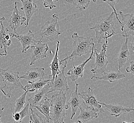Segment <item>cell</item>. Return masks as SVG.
Returning <instances> with one entry per match:
<instances>
[{"label":"cell","mask_w":134,"mask_h":123,"mask_svg":"<svg viewBox=\"0 0 134 123\" xmlns=\"http://www.w3.org/2000/svg\"><path fill=\"white\" fill-rule=\"evenodd\" d=\"M126 71L128 73L134 75V62L133 61L130 62L129 66L126 67Z\"/></svg>","instance_id":"1f68e13d"},{"label":"cell","mask_w":134,"mask_h":123,"mask_svg":"<svg viewBox=\"0 0 134 123\" xmlns=\"http://www.w3.org/2000/svg\"><path fill=\"white\" fill-rule=\"evenodd\" d=\"M91 0H66L68 3L74 5L80 10H85L88 7Z\"/></svg>","instance_id":"484cf974"},{"label":"cell","mask_w":134,"mask_h":123,"mask_svg":"<svg viewBox=\"0 0 134 123\" xmlns=\"http://www.w3.org/2000/svg\"><path fill=\"white\" fill-rule=\"evenodd\" d=\"M51 106V99L47 96L35 105L30 106V108L39 111L43 115L48 122L49 121V108Z\"/></svg>","instance_id":"44dd1931"},{"label":"cell","mask_w":134,"mask_h":123,"mask_svg":"<svg viewBox=\"0 0 134 123\" xmlns=\"http://www.w3.org/2000/svg\"><path fill=\"white\" fill-rule=\"evenodd\" d=\"M43 6L45 8H49V10H52L53 8H56V6L54 4V2H59V0H43Z\"/></svg>","instance_id":"4dcf8cb0"},{"label":"cell","mask_w":134,"mask_h":123,"mask_svg":"<svg viewBox=\"0 0 134 123\" xmlns=\"http://www.w3.org/2000/svg\"><path fill=\"white\" fill-rule=\"evenodd\" d=\"M29 110H30V105H29L28 103L27 102L26 105L20 112H18L20 116L21 121H22V120L25 116L29 115Z\"/></svg>","instance_id":"f546056e"},{"label":"cell","mask_w":134,"mask_h":123,"mask_svg":"<svg viewBox=\"0 0 134 123\" xmlns=\"http://www.w3.org/2000/svg\"><path fill=\"white\" fill-rule=\"evenodd\" d=\"M73 39V51L70 56H67L66 58L60 61V62L67 60V59H74L77 57L90 54L94 49L95 44L93 39L91 37H83L78 35L75 32L72 35Z\"/></svg>","instance_id":"3957f363"},{"label":"cell","mask_w":134,"mask_h":123,"mask_svg":"<svg viewBox=\"0 0 134 123\" xmlns=\"http://www.w3.org/2000/svg\"><path fill=\"white\" fill-rule=\"evenodd\" d=\"M80 98L83 100V104L85 107L92 108L97 111L99 114L103 113L104 110L93 92V90L90 87L88 88L86 91H82L79 93Z\"/></svg>","instance_id":"ba28073f"},{"label":"cell","mask_w":134,"mask_h":123,"mask_svg":"<svg viewBox=\"0 0 134 123\" xmlns=\"http://www.w3.org/2000/svg\"><path fill=\"white\" fill-rule=\"evenodd\" d=\"M5 17H0V21H5Z\"/></svg>","instance_id":"e575fe53"},{"label":"cell","mask_w":134,"mask_h":123,"mask_svg":"<svg viewBox=\"0 0 134 123\" xmlns=\"http://www.w3.org/2000/svg\"><path fill=\"white\" fill-rule=\"evenodd\" d=\"M4 109V108L3 107V108H1V109H0V123H2V121H1V117H2V114L3 112V110Z\"/></svg>","instance_id":"d6a6232c"},{"label":"cell","mask_w":134,"mask_h":123,"mask_svg":"<svg viewBox=\"0 0 134 123\" xmlns=\"http://www.w3.org/2000/svg\"><path fill=\"white\" fill-rule=\"evenodd\" d=\"M78 85L79 83H77L76 84L75 91L72 93L71 97L67 104L70 107L72 111L70 119H72L77 109L81 107V100L77 92Z\"/></svg>","instance_id":"7402d4cb"},{"label":"cell","mask_w":134,"mask_h":123,"mask_svg":"<svg viewBox=\"0 0 134 123\" xmlns=\"http://www.w3.org/2000/svg\"><path fill=\"white\" fill-rule=\"evenodd\" d=\"M19 72L9 70L0 68V90L6 97L10 98L15 89L23 90L19 76Z\"/></svg>","instance_id":"7a4b0ae2"},{"label":"cell","mask_w":134,"mask_h":123,"mask_svg":"<svg viewBox=\"0 0 134 123\" xmlns=\"http://www.w3.org/2000/svg\"><path fill=\"white\" fill-rule=\"evenodd\" d=\"M94 54V49L91 52L90 56L85 61L83 62L81 64L77 65V66H75L74 64V60H72V64L73 65V68L70 69L67 72V75L68 77L70 78L72 81V82H74L79 78H82L83 76V72L85 69V65L87 63L90 61L91 59H93V55Z\"/></svg>","instance_id":"7c38bea8"},{"label":"cell","mask_w":134,"mask_h":123,"mask_svg":"<svg viewBox=\"0 0 134 123\" xmlns=\"http://www.w3.org/2000/svg\"><path fill=\"white\" fill-rule=\"evenodd\" d=\"M66 93L59 91L52 95L49 108V120L54 123H64L66 110L69 106L66 104Z\"/></svg>","instance_id":"6da1fadb"},{"label":"cell","mask_w":134,"mask_h":123,"mask_svg":"<svg viewBox=\"0 0 134 123\" xmlns=\"http://www.w3.org/2000/svg\"><path fill=\"white\" fill-rule=\"evenodd\" d=\"M122 20L121 31L125 34L123 35V37L132 36L134 38V13L124 14L122 11L119 13Z\"/></svg>","instance_id":"30bf717a"},{"label":"cell","mask_w":134,"mask_h":123,"mask_svg":"<svg viewBox=\"0 0 134 123\" xmlns=\"http://www.w3.org/2000/svg\"><path fill=\"white\" fill-rule=\"evenodd\" d=\"M114 15L113 11L106 18L96 22L94 26L90 28L95 32L97 43H101L103 39H108L116 34L113 21Z\"/></svg>","instance_id":"277c9868"},{"label":"cell","mask_w":134,"mask_h":123,"mask_svg":"<svg viewBox=\"0 0 134 123\" xmlns=\"http://www.w3.org/2000/svg\"><path fill=\"white\" fill-rule=\"evenodd\" d=\"M10 36L11 38H15L20 42L22 46V53H26L29 49L31 48L39 41L36 40L31 30L29 31L27 33L24 35L18 34L16 32H10Z\"/></svg>","instance_id":"9c48e42d"},{"label":"cell","mask_w":134,"mask_h":123,"mask_svg":"<svg viewBox=\"0 0 134 123\" xmlns=\"http://www.w3.org/2000/svg\"><path fill=\"white\" fill-rule=\"evenodd\" d=\"M59 15L55 13L52 15L51 21H48L41 27V36L42 40L46 38L51 42L58 40V36L62 34L58 23Z\"/></svg>","instance_id":"5b68a950"},{"label":"cell","mask_w":134,"mask_h":123,"mask_svg":"<svg viewBox=\"0 0 134 123\" xmlns=\"http://www.w3.org/2000/svg\"><path fill=\"white\" fill-rule=\"evenodd\" d=\"M30 110L31 111V115L30 117L29 122L30 123H49L46 119H42L41 116L36 111H34V109L30 107Z\"/></svg>","instance_id":"83f0119b"},{"label":"cell","mask_w":134,"mask_h":123,"mask_svg":"<svg viewBox=\"0 0 134 123\" xmlns=\"http://www.w3.org/2000/svg\"><path fill=\"white\" fill-rule=\"evenodd\" d=\"M103 1L104 2L108 4V5L112 8V9L113 10L114 13H115V15L116 16V20H118V22L119 23V25L121 26V27H122V22H121V21H120V20L119 19V17H118V14L116 13V10L115 9V6L117 3H119V0H103Z\"/></svg>","instance_id":"f1b7e54d"},{"label":"cell","mask_w":134,"mask_h":123,"mask_svg":"<svg viewBox=\"0 0 134 123\" xmlns=\"http://www.w3.org/2000/svg\"><path fill=\"white\" fill-rule=\"evenodd\" d=\"M27 93V91H25L23 95H21L16 100L15 105L14 106V113L20 112L24 108V105L26 103V97Z\"/></svg>","instance_id":"4316f807"},{"label":"cell","mask_w":134,"mask_h":123,"mask_svg":"<svg viewBox=\"0 0 134 123\" xmlns=\"http://www.w3.org/2000/svg\"><path fill=\"white\" fill-rule=\"evenodd\" d=\"M31 48V62L30 64L32 66L35 64L37 60L47 57V53L49 50V47L46 43H42V40H40Z\"/></svg>","instance_id":"8fae6325"},{"label":"cell","mask_w":134,"mask_h":123,"mask_svg":"<svg viewBox=\"0 0 134 123\" xmlns=\"http://www.w3.org/2000/svg\"><path fill=\"white\" fill-rule=\"evenodd\" d=\"M1 28L0 29V48H4L6 56L7 54V48L12 43L10 40V32L8 28H5L3 25L2 21H1Z\"/></svg>","instance_id":"ffe728a7"},{"label":"cell","mask_w":134,"mask_h":123,"mask_svg":"<svg viewBox=\"0 0 134 123\" xmlns=\"http://www.w3.org/2000/svg\"><path fill=\"white\" fill-rule=\"evenodd\" d=\"M45 76L44 68L35 67L28 70L25 74L19 77V78L25 79L28 82H34L43 79Z\"/></svg>","instance_id":"5bb4252c"},{"label":"cell","mask_w":134,"mask_h":123,"mask_svg":"<svg viewBox=\"0 0 134 123\" xmlns=\"http://www.w3.org/2000/svg\"><path fill=\"white\" fill-rule=\"evenodd\" d=\"M21 1L22 4L21 9L24 11L25 14L26 23H25V28H26L28 26L31 17L38 10L37 5L34 3L33 0H21Z\"/></svg>","instance_id":"9a60e30c"},{"label":"cell","mask_w":134,"mask_h":123,"mask_svg":"<svg viewBox=\"0 0 134 123\" xmlns=\"http://www.w3.org/2000/svg\"><path fill=\"white\" fill-rule=\"evenodd\" d=\"M108 40L105 39V43L102 46V49L99 53L97 52V49L95 46H94V53L95 54L96 58L95 64V66L91 70V72L93 74L95 73H103L106 71L107 66L108 64V61L106 54L107 48L108 47Z\"/></svg>","instance_id":"8992f818"},{"label":"cell","mask_w":134,"mask_h":123,"mask_svg":"<svg viewBox=\"0 0 134 123\" xmlns=\"http://www.w3.org/2000/svg\"><path fill=\"white\" fill-rule=\"evenodd\" d=\"M49 82H48L44 87L34 91V93L29 97L28 100V103L29 104L30 106L35 105L37 103L40 102L42 99L47 96V94L49 93L50 85Z\"/></svg>","instance_id":"2e32d148"},{"label":"cell","mask_w":134,"mask_h":123,"mask_svg":"<svg viewBox=\"0 0 134 123\" xmlns=\"http://www.w3.org/2000/svg\"><path fill=\"white\" fill-rule=\"evenodd\" d=\"M98 103L104 106L106 109L108 111L112 116L118 117L122 114L126 112H130L134 110L133 108L126 107L123 106L115 104H106L105 103L101 102L98 101Z\"/></svg>","instance_id":"e0dca14e"},{"label":"cell","mask_w":134,"mask_h":123,"mask_svg":"<svg viewBox=\"0 0 134 123\" xmlns=\"http://www.w3.org/2000/svg\"><path fill=\"white\" fill-rule=\"evenodd\" d=\"M79 108L80 109V112L77 118L76 123L87 122L93 118H97L99 115L97 111L90 108H83L80 107Z\"/></svg>","instance_id":"d6986e66"},{"label":"cell","mask_w":134,"mask_h":123,"mask_svg":"<svg viewBox=\"0 0 134 123\" xmlns=\"http://www.w3.org/2000/svg\"><path fill=\"white\" fill-rule=\"evenodd\" d=\"M18 4V2H15V6L13 8L12 15L10 16L9 20V27L13 29L14 32H16L17 28L25 24L26 21L25 17L22 15L18 9L17 5Z\"/></svg>","instance_id":"4fadbf2b"},{"label":"cell","mask_w":134,"mask_h":123,"mask_svg":"<svg viewBox=\"0 0 134 123\" xmlns=\"http://www.w3.org/2000/svg\"><path fill=\"white\" fill-rule=\"evenodd\" d=\"M51 81V79H40L34 82H28V84L23 87V90L27 92H33L37 90L44 87L48 82Z\"/></svg>","instance_id":"d4e9b609"},{"label":"cell","mask_w":134,"mask_h":123,"mask_svg":"<svg viewBox=\"0 0 134 123\" xmlns=\"http://www.w3.org/2000/svg\"><path fill=\"white\" fill-rule=\"evenodd\" d=\"M93 3H96L97 2V0H91Z\"/></svg>","instance_id":"d590c367"},{"label":"cell","mask_w":134,"mask_h":123,"mask_svg":"<svg viewBox=\"0 0 134 123\" xmlns=\"http://www.w3.org/2000/svg\"><path fill=\"white\" fill-rule=\"evenodd\" d=\"M57 47H56L55 54L54 56L52 63L49 64L50 69L51 70V72H52L51 75H49V77H52V79H51V82L54 81L56 77L57 76V75L59 73L62 65V62H60L59 61V56H58V51L59 50L60 42L58 40H57Z\"/></svg>","instance_id":"ac0fdd59"},{"label":"cell","mask_w":134,"mask_h":123,"mask_svg":"<svg viewBox=\"0 0 134 123\" xmlns=\"http://www.w3.org/2000/svg\"><path fill=\"white\" fill-rule=\"evenodd\" d=\"M126 38V41L122 45L120 50L119 52L118 57V68L120 70L121 68L124 66L129 59V50L128 47V40L129 38Z\"/></svg>","instance_id":"603a6c76"},{"label":"cell","mask_w":134,"mask_h":123,"mask_svg":"<svg viewBox=\"0 0 134 123\" xmlns=\"http://www.w3.org/2000/svg\"><path fill=\"white\" fill-rule=\"evenodd\" d=\"M63 62L64 63L62 62V66L59 73L57 75L53 82L49 81V93L59 91L66 92L70 89L67 82V77L65 76L64 72L65 69L67 66V60Z\"/></svg>","instance_id":"52a82bcc"},{"label":"cell","mask_w":134,"mask_h":123,"mask_svg":"<svg viewBox=\"0 0 134 123\" xmlns=\"http://www.w3.org/2000/svg\"><path fill=\"white\" fill-rule=\"evenodd\" d=\"M4 56H6V55L3 51L2 52V53H0V57H4Z\"/></svg>","instance_id":"836d02e7"},{"label":"cell","mask_w":134,"mask_h":123,"mask_svg":"<svg viewBox=\"0 0 134 123\" xmlns=\"http://www.w3.org/2000/svg\"><path fill=\"white\" fill-rule=\"evenodd\" d=\"M101 76L97 77L96 76H93L91 77V79H96L98 80H104L110 82H115V81L122 79L125 77V75L122 73L120 70H118L117 71H114L110 72H104Z\"/></svg>","instance_id":"cb8c5ba5"}]
</instances>
